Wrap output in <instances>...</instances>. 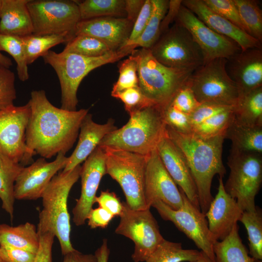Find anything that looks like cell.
Masks as SVG:
<instances>
[{
    "mask_svg": "<svg viewBox=\"0 0 262 262\" xmlns=\"http://www.w3.org/2000/svg\"><path fill=\"white\" fill-rule=\"evenodd\" d=\"M31 114L26 131V144L34 155L49 159L64 154L73 146L88 109L74 111L59 108L48 99L44 90H33L28 101Z\"/></svg>",
    "mask_w": 262,
    "mask_h": 262,
    "instance_id": "6da1fadb",
    "label": "cell"
},
{
    "mask_svg": "<svg viewBox=\"0 0 262 262\" xmlns=\"http://www.w3.org/2000/svg\"><path fill=\"white\" fill-rule=\"evenodd\" d=\"M166 133L184 155L195 181L200 209L205 213L213 199L211 194L215 175L223 178L226 173L222 155L225 133L209 137L183 134L166 125Z\"/></svg>",
    "mask_w": 262,
    "mask_h": 262,
    "instance_id": "7a4b0ae2",
    "label": "cell"
},
{
    "mask_svg": "<svg viewBox=\"0 0 262 262\" xmlns=\"http://www.w3.org/2000/svg\"><path fill=\"white\" fill-rule=\"evenodd\" d=\"M129 115L128 122L106 135L98 146L147 156L165 133L163 108L150 105Z\"/></svg>",
    "mask_w": 262,
    "mask_h": 262,
    "instance_id": "3957f363",
    "label": "cell"
},
{
    "mask_svg": "<svg viewBox=\"0 0 262 262\" xmlns=\"http://www.w3.org/2000/svg\"><path fill=\"white\" fill-rule=\"evenodd\" d=\"M81 166L58 172L44 191L43 209L39 214L38 233L50 232L56 237L63 255L74 250L70 241L67 199L70 190L80 178Z\"/></svg>",
    "mask_w": 262,
    "mask_h": 262,
    "instance_id": "277c9868",
    "label": "cell"
},
{
    "mask_svg": "<svg viewBox=\"0 0 262 262\" xmlns=\"http://www.w3.org/2000/svg\"><path fill=\"white\" fill-rule=\"evenodd\" d=\"M131 52L119 49L101 56L89 57L64 51L57 53L49 50L47 52L42 58L45 63L54 69L58 77L61 90V108L76 111L77 91L83 78L92 70L116 62Z\"/></svg>",
    "mask_w": 262,
    "mask_h": 262,
    "instance_id": "5b68a950",
    "label": "cell"
},
{
    "mask_svg": "<svg viewBox=\"0 0 262 262\" xmlns=\"http://www.w3.org/2000/svg\"><path fill=\"white\" fill-rule=\"evenodd\" d=\"M131 54L137 59L139 87L148 99L163 108L187 84L194 71L162 64L153 56L149 49H135Z\"/></svg>",
    "mask_w": 262,
    "mask_h": 262,
    "instance_id": "8992f818",
    "label": "cell"
},
{
    "mask_svg": "<svg viewBox=\"0 0 262 262\" xmlns=\"http://www.w3.org/2000/svg\"><path fill=\"white\" fill-rule=\"evenodd\" d=\"M101 147L106 155V174L119 184L128 206L135 210L148 209L145 199L147 156L120 149Z\"/></svg>",
    "mask_w": 262,
    "mask_h": 262,
    "instance_id": "52a82bcc",
    "label": "cell"
},
{
    "mask_svg": "<svg viewBox=\"0 0 262 262\" xmlns=\"http://www.w3.org/2000/svg\"><path fill=\"white\" fill-rule=\"evenodd\" d=\"M262 154L231 148L227 162L230 169L224 188L243 211H254L255 198L262 182Z\"/></svg>",
    "mask_w": 262,
    "mask_h": 262,
    "instance_id": "ba28073f",
    "label": "cell"
},
{
    "mask_svg": "<svg viewBox=\"0 0 262 262\" xmlns=\"http://www.w3.org/2000/svg\"><path fill=\"white\" fill-rule=\"evenodd\" d=\"M227 59L217 58L203 64L191 74L187 84L200 103L235 106L238 93L226 69Z\"/></svg>",
    "mask_w": 262,
    "mask_h": 262,
    "instance_id": "9c48e42d",
    "label": "cell"
},
{
    "mask_svg": "<svg viewBox=\"0 0 262 262\" xmlns=\"http://www.w3.org/2000/svg\"><path fill=\"white\" fill-rule=\"evenodd\" d=\"M27 7L33 34H65L70 40L75 37L76 26L81 20L76 0H29Z\"/></svg>",
    "mask_w": 262,
    "mask_h": 262,
    "instance_id": "30bf717a",
    "label": "cell"
},
{
    "mask_svg": "<svg viewBox=\"0 0 262 262\" xmlns=\"http://www.w3.org/2000/svg\"><path fill=\"white\" fill-rule=\"evenodd\" d=\"M149 49L153 56L166 66L194 70L203 64L202 52L191 33L175 22Z\"/></svg>",
    "mask_w": 262,
    "mask_h": 262,
    "instance_id": "8fae6325",
    "label": "cell"
},
{
    "mask_svg": "<svg viewBox=\"0 0 262 262\" xmlns=\"http://www.w3.org/2000/svg\"><path fill=\"white\" fill-rule=\"evenodd\" d=\"M123 211L116 234L132 240L134 245L131 259L134 262H145L164 239L150 209L135 210L123 202Z\"/></svg>",
    "mask_w": 262,
    "mask_h": 262,
    "instance_id": "7c38bea8",
    "label": "cell"
},
{
    "mask_svg": "<svg viewBox=\"0 0 262 262\" xmlns=\"http://www.w3.org/2000/svg\"><path fill=\"white\" fill-rule=\"evenodd\" d=\"M179 189L183 197V205L180 209H173L161 200L154 201L151 207L156 209L163 219L172 222L192 240L212 262H215L213 245L217 240L209 229L205 215Z\"/></svg>",
    "mask_w": 262,
    "mask_h": 262,
    "instance_id": "4fadbf2b",
    "label": "cell"
},
{
    "mask_svg": "<svg viewBox=\"0 0 262 262\" xmlns=\"http://www.w3.org/2000/svg\"><path fill=\"white\" fill-rule=\"evenodd\" d=\"M30 114L29 102L0 110V154L23 166L31 164L34 155L26 144Z\"/></svg>",
    "mask_w": 262,
    "mask_h": 262,
    "instance_id": "5bb4252c",
    "label": "cell"
},
{
    "mask_svg": "<svg viewBox=\"0 0 262 262\" xmlns=\"http://www.w3.org/2000/svg\"><path fill=\"white\" fill-rule=\"evenodd\" d=\"M175 22L191 33L202 52L203 64L217 58L228 59L241 51L235 42L213 31L182 4Z\"/></svg>",
    "mask_w": 262,
    "mask_h": 262,
    "instance_id": "9a60e30c",
    "label": "cell"
},
{
    "mask_svg": "<svg viewBox=\"0 0 262 262\" xmlns=\"http://www.w3.org/2000/svg\"><path fill=\"white\" fill-rule=\"evenodd\" d=\"M68 160L60 153L51 162L40 158L27 167L24 166L14 184L15 199L36 200L42 196L53 177L65 168Z\"/></svg>",
    "mask_w": 262,
    "mask_h": 262,
    "instance_id": "2e32d148",
    "label": "cell"
},
{
    "mask_svg": "<svg viewBox=\"0 0 262 262\" xmlns=\"http://www.w3.org/2000/svg\"><path fill=\"white\" fill-rule=\"evenodd\" d=\"M145 199L148 209L156 200L174 210L183 205L181 192L165 168L156 149L147 156Z\"/></svg>",
    "mask_w": 262,
    "mask_h": 262,
    "instance_id": "e0dca14e",
    "label": "cell"
},
{
    "mask_svg": "<svg viewBox=\"0 0 262 262\" xmlns=\"http://www.w3.org/2000/svg\"><path fill=\"white\" fill-rule=\"evenodd\" d=\"M106 174V155L98 146L81 166V192L72 210L73 221L77 226L84 225L95 203L96 193L103 176Z\"/></svg>",
    "mask_w": 262,
    "mask_h": 262,
    "instance_id": "ac0fdd59",
    "label": "cell"
},
{
    "mask_svg": "<svg viewBox=\"0 0 262 262\" xmlns=\"http://www.w3.org/2000/svg\"><path fill=\"white\" fill-rule=\"evenodd\" d=\"M226 71L235 83L238 98L262 87V49L253 47L227 59Z\"/></svg>",
    "mask_w": 262,
    "mask_h": 262,
    "instance_id": "d6986e66",
    "label": "cell"
},
{
    "mask_svg": "<svg viewBox=\"0 0 262 262\" xmlns=\"http://www.w3.org/2000/svg\"><path fill=\"white\" fill-rule=\"evenodd\" d=\"M156 150L165 168L176 184L188 199L200 209L196 186L186 160L180 149L167 136L166 131Z\"/></svg>",
    "mask_w": 262,
    "mask_h": 262,
    "instance_id": "ffe728a7",
    "label": "cell"
},
{
    "mask_svg": "<svg viewBox=\"0 0 262 262\" xmlns=\"http://www.w3.org/2000/svg\"><path fill=\"white\" fill-rule=\"evenodd\" d=\"M133 23L126 17L104 16L80 20L75 36L85 35L102 41L112 51L120 49L127 42Z\"/></svg>",
    "mask_w": 262,
    "mask_h": 262,
    "instance_id": "44dd1931",
    "label": "cell"
},
{
    "mask_svg": "<svg viewBox=\"0 0 262 262\" xmlns=\"http://www.w3.org/2000/svg\"><path fill=\"white\" fill-rule=\"evenodd\" d=\"M217 192L205 213L209 229L215 239L222 240L239 221L243 211L226 191L223 178L219 177Z\"/></svg>",
    "mask_w": 262,
    "mask_h": 262,
    "instance_id": "7402d4cb",
    "label": "cell"
},
{
    "mask_svg": "<svg viewBox=\"0 0 262 262\" xmlns=\"http://www.w3.org/2000/svg\"><path fill=\"white\" fill-rule=\"evenodd\" d=\"M181 4L213 31L235 42L241 50L262 47V43L213 11L203 0H184Z\"/></svg>",
    "mask_w": 262,
    "mask_h": 262,
    "instance_id": "603a6c76",
    "label": "cell"
},
{
    "mask_svg": "<svg viewBox=\"0 0 262 262\" xmlns=\"http://www.w3.org/2000/svg\"><path fill=\"white\" fill-rule=\"evenodd\" d=\"M117 129L113 119H109L105 123L98 124L93 120L92 115L88 113L81 124L77 145L72 154L68 157L63 171H68L80 165L98 146L106 135Z\"/></svg>",
    "mask_w": 262,
    "mask_h": 262,
    "instance_id": "cb8c5ba5",
    "label": "cell"
},
{
    "mask_svg": "<svg viewBox=\"0 0 262 262\" xmlns=\"http://www.w3.org/2000/svg\"><path fill=\"white\" fill-rule=\"evenodd\" d=\"M29 0H2L0 33L24 37L33 34V27L28 9Z\"/></svg>",
    "mask_w": 262,
    "mask_h": 262,
    "instance_id": "d4e9b609",
    "label": "cell"
},
{
    "mask_svg": "<svg viewBox=\"0 0 262 262\" xmlns=\"http://www.w3.org/2000/svg\"><path fill=\"white\" fill-rule=\"evenodd\" d=\"M39 236L35 226L26 222L17 226L0 224V246L6 245L36 254Z\"/></svg>",
    "mask_w": 262,
    "mask_h": 262,
    "instance_id": "484cf974",
    "label": "cell"
},
{
    "mask_svg": "<svg viewBox=\"0 0 262 262\" xmlns=\"http://www.w3.org/2000/svg\"><path fill=\"white\" fill-rule=\"evenodd\" d=\"M225 138L231 141V148L262 154V127L238 123L234 119L227 129Z\"/></svg>",
    "mask_w": 262,
    "mask_h": 262,
    "instance_id": "4316f807",
    "label": "cell"
},
{
    "mask_svg": "<svg viewBox=\"0 0 262 262\" xmlns=\"http://www.w3.org/2000/svg\"><path fill=\"white\" fill-rule=\"evenodd\" d=\"M239 226L235 224L229 234L213 245L215 262H255L249 255L239 234Z\"/></svg>",
    "mask_w": 262,
    "mask_h": 262,
    "instance_id": "83f0119b",
    "label": "cell"
},
{
    "mask_svg": "<svg viewBox=\"0 0 262 262\" xmlns=\"http://www.w3.org/2000/svg\"><path fill=\"white\" fill-rule=\"evenodd\" d=\"M24 166L0 154V199L2 208L14 217L15 181Z\"/></svg>",
    "mask_w": 262,
    "mask_h": 262,
    "instance_id": "f1b7e54d",
    "label": "cell"
},
{
    "mask_svg": "<svg viewBox=\"0 0 262 262\" xmlns=\"http://www.w3.org/2000/svg\"><path fill=\"white\" fill-rule=\"evenodd\" d=\"M234 112L238 123L262 127V87L238 98Z\"/></svg>",
    "mask_w": 262,
    "mask_h": 262,
    "instance_id": "f546056e",
    "label": "cell"
},
{
    "mask_svg": "<svg viewBox=\"0 0 262 262\" xmlns=\"http://www.w3.org/2000/svg\"><path fill=\"white\" fill-rule=\"evenodd\" d=\"M152 11L148 23L140 37L131 46L120 48L132 51L138 47L149 49L160 37L161 22L166 15L169 0H151Z\"/></svg>",
    "mask_w": 262,
    "mask_h": 262,
    "instance_id": "4dcf8cb0",
    "label": "cell"
},
{
    "mask_svg": "<svg viewBox=\"0 0 262 262\" xmlns=\"http://www.w3.org/2000/svg\"><path fill=\"white\" fill-rule=\"evenodd\" d=\"M81 20L113 16L126 17L125 0H85L76 1Z\"/></svg>",
    "mask_w": 262,
    "mask_h": 262,
    "instance_id": "1f68e13d",
    "label": "cell"
},
{
    "mask_svg": "<svg viewBox=\"0 0 262 262\" xmlns=\"http://www.w3.org/2000/svg\"><path fill=\"white\" fill-rule=\"evenodd\" d=\"M200 254L197 250L183 249L180 243L164 239L145 262H193Z\"/></svg>",
    "mask_w": 262,
    "mask_h": 262,
    "instance_id": "d6a6232c",
    "label": "cell"
},
{
    "mask_svg": "<svg viewBox=\"0 0 262 262\" xmlns=\"http://www.w3.org/2000/svg\"><path fill=\"white\" fill-rule=\"evenodd\" d=\"M28 65L44 55L52 47L70 41L65 34L36 35L33 34L22 37Z\"/></svg>",
    "mask_w": 262,
    "mask_h": 262,
    "instance_id": "836d02e7",
    "label": "cell"
},
{
    "mask_svg": "<svg viewBox=\"0 0 262 262\" xmlns=\"http://www.w3.org/2000/svg\"><path fill=\"white\" fill-rule=\"evenodd\" d=\"M246 32L262 42V12L257 1L233 0Z\"/></svg>",
    "mask_w": 262,
    "mask_h": 262,
    "instance_id": "e575fe53",
    "label": "cell"
},
{
    "mask_svg": "<svg viewBox=\"0 0 262 262\" xmlns=\"http://www.w3.org/2000/svg\"><path fill=\"white\" fill-rule=\"evenodd\" d=\"M245 227L249 241V254L255 260H262V215L260 209L244 211L239 220Z\"/></svg>",
    "mask_w": 262,
    "mask_h": 262,
    "instance_id": "d590c367",
    "label": "cell"
},
{
    "mask_svg": "<svg viewBox=\"0 0 262 262\" xmlns=\"http://www.w3.org/2000/svg\"><path fill=\"white\" fill-rule=\"evenodd\" d=\"M63 51L89 57H99L112 51L109 47L94 37L79 35L75 36L66 43Z\"/></svg>",
    "mask_w": 262,
    "mask_h": 262,
    "instance_id": "8d00e7d4",
    "label": "cell"
},
{
    "mask_svg": "<svg viewBox=\"0 0 262 262\" xmlns=\"http://www.w3.org/2000/svg\"><path fill=\"white\" fill-rule=\"evenodd\" d=\"M10 54L16 64L19 79L25 82L29 78L28 64L22 37L0 33V51Z\"/></svg>",
    "mask_w": 262,
    "mask_h": 262,
    "instance_id": "74e56055",
    "label": "cell"
},
{
    "mask_svg": "<svg viewBox=\"0 0 262 262\" xmlns=\"http://www.w3.org/2000/svg\"><path fill=\"white\" fill-rule=\"evenodd\" d=\"M234 107L217 114L193 127L192 133L205 137L225 133L234 119Z\"/></svg>",
    "mask_w": 262,
    "mask_h": 262,
    "instance_id": "f35d334b",
    "label": "cell"
},
{
    "mask_svg": "<svg viewBox=\"0 0 262 262\" xmlns=\"http://www.w3.org/2000/svg\"><path fill=\"white\" fill-rule=\"evenodd\" d=\"M137 70V59L134 55L131 54L119 65V77L113 85L111 91L112 97L123 90L139 86Z\"/></svg>",
    "mask_w": 262,
    "mask_h": 262,
    "instance_id": "ab89813d",
    "label": "cell"
},
{
    "mask_svg": "<svg viewBox=\"0 0 262 262\" xmlns=\"http://www.w3.org/2000/svg\"><path fill=\"white\" fill-rule=\"evenodd\" d=\"M113 97L124 103L125 110L129 115L146 107L156 105L144 95L139 86L123 90Z\"/></svg>",
    "mask_w": 262,
    "mask_h": 262,
    "instance_id": "60d3db41",
    "label": "cell"
},
{
    "mask_svg": "<svg viewBox=\"0 0 262 262\" xmlns=\"http://www.w3.org/2000/svg\"><path fill=\"white\" fill-rule=\"evenodd\" d=\"M15 82L14 73L0 65V110L14 105L16 98Z\"/></svg>",
    "mask_w": 262,
    "mask_h": 262,
    "instance_id": "b9f144b4",
    "label": "cell"
},
{
    "mask_svg": "<svg viewBox=\"0 0 262 262\" xmlns=\"http://www.w3.org/2000/svg\"><path fill=\"white\" fill-rule=\"evenodd\" d=\"M203 1L213 11L246 32L233 0H203Z\"/></svg>",
    "mask_w": 262,
    "mask_h": 262,
    "instance_id": "7bdbcfd3",
    "label": "cell"
},
{
    "mask_svg": "<svg viewBox=\"0 0 262 262\" xmlns=\"http://www.w3.org/2000/svg\"><path fill=\"white\" fill-rule=\"evenodd\" d=\"M163 117L166 126L183 134L192 133L189 115L182 113L170 103L163 108Z\"/></svg>",
    "mask_w": 262,
    "mask_h": 262,
    "instance_id": "ee69618b",
    "label": "cell"
},
{
    "mask_svg": "<svg viewBox=\"0 0 262 262\" xmlns=\"http://www.w3.org/2000/svg\"><path fill=\"white\" fill-rule=\"evenodd\" d=\"M170 104L180 111L189 115L200 104L187 83L178 91Z\"/></svg>",
    "mask_w": 262,
    "mask_h": 262,
    "instance_id": "f6af8a7d",
    "label": "cell"
},
{
    "mask_svg": "<svg viewBox=\"0 0 262 262\" xmlns=\"http://www.w3.org/2000/svg\"><path fill=\"white\" fill-rule=\"evenodd\" d=\"M152 11V3L151 0H145L144 5L133 23L128 39L121 48L131 46L140 37L148 23Z\"/></svg>",
    "mask_w": 262,
    "mask_h": 262,
    "instance_id": "bcb514c9",
    "label": "cell"
},
{
    "mask_svg": "<svg viewBox=\"0 0 262 262\" xmlns=\"http://www.w3.org/2000/svg\"><path fill=\"white\" fill-rule=\"evenodd\" d=\"M234 106L213 103L200 104L189 115L192 128L217 114L231 109Z\"/></svg>",
    "mask_w": 262,
    "mask_h": 262,
    "instance_id": "7dc6e473",
    "label": "cell"
},
{
    "mask_svg": "<svg viewBox=\"0 0 262 262\" xmlns=\"http://www.w3.org/2000/svg\"><path fill=\"white\" fill-rule=\"evenodd\" d=\"M36 254L9 246H0V262H34Z\"/></svg>",
    "mask_w": 262,
    "mask_h": 262,
    "instance_id": "c3c4849f",
    "label": "cell"
},
{
    "mask_svg": "<svg viewBox=\"0 0 262 262\" xmlns=\"http://www.w3.org/2000/svg\"><path fill=\"white\" fill-rule=\"evenodd\" d=\"M98 203L100 207L115 216H120L123 211V203L114 192L108 190L101 192L98 196H96L95 203Z\"/></svg>",
    "mask_w": 262,
    "mask_h": 262,
    "instance_id": "681fc988",
    "label": "cell"
},
{
    "mask_svg": "<svg viewBox=\"0 0 262 262\" xmlns=\"http://www.w3.org/2000/svg\"><path fill=\"white\" fill-rule=\"evenodd\" d=\"M38 233L39 246L34 262H52V248L55 236L50 232Z\"/></svg>",
    "mask_w": 262,
    "mask_h": 262,
    "instance_id": "f907efd6",
    "label": "cell"
},
{
    "mask_svg": "<svg viewBox=\"0 0 262 262\" xmlns=\"http://www.w3.org/2000/svg\"><path fill=\"white\" fill-rule=\"evenodd\" d=\"M115 217L104 209L98 207L92 209L87 218L88 225L91 229L101 228L104 229L109 225L110 221Z\"/></svg>",
    "mask_w": 262,
    "mask_h": 262,
    "instance_id": "816d5d0a",
    "label": "cell"
},
{
    "mask_svg": "<svg viewBox=\"0 0 262 262\" xmlns=\"http://www.w3.org/2000/svg\"><path fill=\"white\" fill-rule=\"evenodd\" d=\"M182 0H169L167 12L160 25V36L169 28V25L170 24L175 21Z\"/></svg>",
    "mask_w": 262,
    "mask_h": 262,
    "instance_id": "f5cc1de1",
    "label": "cell"
},
{
    "mask_svg": "<svg viewBox=\"0 0 262 262\" xmlns=\"http://www.w3.org/2000/svg\"><path fill=\"white\" fill-rule=\"evenodd\" d=\"M145 0H125L126 18L134 23L139 15Z\"/></svg>",
    "mask_w": 262,
    "mask_h": 262,
    "instance_id": "db71d44e",
    "label": "cell"
},
{
    "mask_svg": "<svg viewBox=\"0 0 262 262\" xmlns=\"http://www.w3.org/2000/svg\"><path fill=\"white\" fill-rule=\"evenodd\" d=\"M63 262H98L95 254H83L76 249L64 255Z\"/></svg>",
    "mask_w": 262,
    "mask_h": 262,
    "instance_id": "11a10c76",
    "label": "cell"
},
{
    "mask_svg": "<svg viewBox=\"0 0 262 262\" xmlns=\"http://www.w3.org/2000/svg\"><path fill=\"white\" fill-rule=\"evenodd\" d=\"M110 253L108 241L104 239L102 245L97 249L94 254L97 257L98 262H108Z\"/></svg>",
    "mask_w": 262,
    "mask_h": 262,
    "instance_id": "9f6ffc18",
    "label": "cell"
},
{
    "mask_svg": "<svg viewBox=\"0 0 262 262\" xmlns=\"http://www.w3.org/2000/svg\"><path fill=\"white\" fill-rule=\"evenodd\" d=\"M0 65L9 68L13 65L11 59L3 55L1 51H0Z\"/></svg>",
    "mask_w": 262,
    "mask_h": 262,
    "instance_id": "6f0895ef",
    "label": "cell"
},
{
    "mask_svg": "<svg viewBox=\"0 0 262 262\" xmlns=\"http://www.w3.org/2000/svg\"><path fill=\"white\" fill-rule=\"evenodd\" d=\"M193 262H212L210 259L202 251H200L199 258Z\"/></svg>",
    "mask_w": 262,
    "mask_h": 262,
    "instance_id": "680465c9",
    "label": "cell"
},
{
    "mask_svg": "<svg viewBox=\"0 0 262 262\" xmlns=\"http://www.w3.org/2000/svg\"><path fill=\"white\" fill-rule=\"evenodd\" d=\"M1 4H2V0H0V12H1Z\"/></svg>",
    "mask_w": 262,
    "mask_h": 262,
    "instance_id": "91938a15",
    "label": "cell"
},
{
    "mask_svg": "<svg viewBox=\"0 0 262 262\" xmlns=\"http://www.w3.org/2000/svg\"></svg>",
    "mask_w": 262,
    "mask_h": 262,
    "instance_id": "94428289",
    "label": "cell"
}]
</instances>
